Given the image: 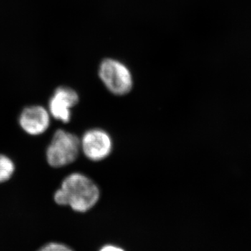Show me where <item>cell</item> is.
<instances>
[{
	"mask_svg": "<svg viewBox=\"0 0 251 251\" xmlns=\"http://www.w3.org/2000/svg\"><path fill=\"white\" fill-rule=\"evenodd\" d=\"M99 198L98 186L88 176L78 173L68 175L54 195L57 204L69 206L73 210L81 213L94 207Z\"/></svg>",
	"mask_w": 251,
	"mask_h": 251,
	"instance_id": "6da1fadb",
	"label": "cell"
},
{
	"mask_svg": "<svg viewBox=\"0 0 251 251\" xmlns=\"http://www.w3.org/2000/svg\"><path fill=\"white\" fill-rule=\"evenodd\" d=\"M81 150L80 140L76 135L62 129L57 130L46 151L50 166L62 168L74 163Z\"/></svg>",
	"mask_w": 251,
	"mask_h": 251,
	"instance_id": "7a4b0ae2",
	"label": "cell"
},
{
	"mask_svg": "<svg viewBox=\"0 0 251 251\" xmlns=\"http://www.w3.org/2000/svg\"><path fill=\"white\" fill-rule=\"evenodd\" d=\"M98 74L105 87L115 95H126L133 89L131 72L124 63L117 59H103L99 65Z\"/></svg>",
	"mask_w": 251,
	"mask_h": 251,
	"instance_id": "3957f363",
	"label": "cell"
},
{
	"mask_svg": "<svg viewBox=\"0 0 251 251\" xmlns=\"http://www.w3.org/2000/svg\"><path fill=\"white\" fill-rule=\"evenodd\" d=\"M80 148L90 161H102L112 152V138L105 130L94 128L84 133L80 140Z\"/></svg>",
	"mask_w": 251,
	"mask_h": 251,
	"instance_id": "277c9868",
	"label": "cell"
},
{
	"mask_svg": "<svg viewBox=\"0 0 251 251\" xmlns=\"http://www.w3.org/2000/svg\"><path fill=\"white\" fill-rule=\"evenodd\" d=\"M78 101V94L75 90L64 86L59 87L50 100V115L56 120L68 123L72 118V109Z\"/></svg>",
	"mask_w": 251,
	"mask_h": 251,
	"instance_id": "5b68a950",
	"label": "cell"
},
{
	"mask_svg": "<svg viewBox=\"0 0 251 251\" xmlns=\"http://www.w3.org/2000/svg\"><path fill=\"white\" fill-rule=\"evenodd\" d=\"M50 112L40 105L25 108L19 117V124L26 133L31 135L42 134L50 126Z\"/></svg>",
	"mask_w": 251,
	"mask_h": 251,
	"instance_id": "8992f818",
	"label": "cell"
},
{
	"mask_svg": "<svg viewBox=\"0 0 251 251\" xmlns=\"http://www.w3.org/2000/svg\"><path fill=\"white\" fill-rule=\"evenodd\" d=\"M15 166L13 161L5 155L0 154V183L4 182L14 174Z\"/></svg>",
	"mask_w": 251,
	"mask_h": 251,
	"instance_id": "52a82bcc",
	"label": "cell"
},
{
	"mask_svg": "<svg viewBox=\"0 0 251 251\" xmlns=\"http://www.w3.org/2000/svg\"><path fill=\"white\" fill-rule=\"evenodd\" d=\"M38 251H73V250L64 244L52 242L41 247Z\"/></svg>",
	"mask_w": 251,
	"mask_h": 251,
	"instance_id": "ba28073f",
	"label": "cell"
},
{
	"mask_svg": "<svg viewBox=\"0 0 251 251\" xmlns=\"http://www.w3.org/2000/svg\"><path fill=\"white\" fill-rule=\"evenodd\" d=\"M100 251H125L120 248L114 247V246H106L102 248Z\"/></svg>",
	"mask_w": 251,
	"mask_h": 251,
	"instance_id": "9c48e42d",
	"label": "cell"
}]
</instances>
